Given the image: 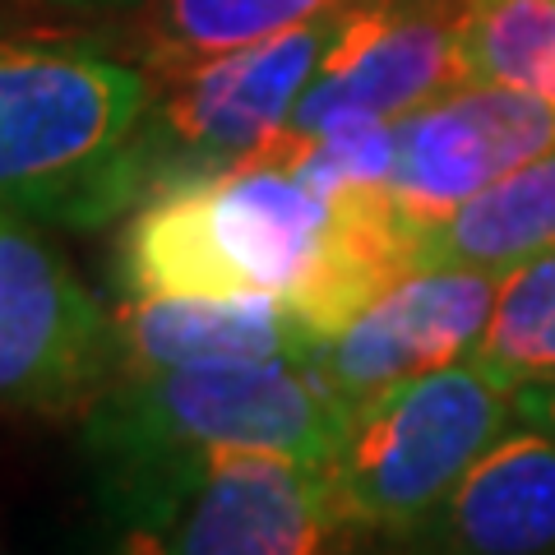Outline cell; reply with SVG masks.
<instances>
[{"label": "cell", "mask_w": 555, "mask_h": 555, "mask_svg": "<svg viewBox=\"0 0 555 555\" xmlns=\"http://www.w3.org/2000/svg\"><path fill=\"white\" fill-rule=\"evenodd\" d=\"M393 134L389 195L412 232H422L505 171L551 153L555 102L500 83H454L426 107L393 120Z\"/></svg>", "instance_id": "8"}, {"label": "cell", "mask_w": 555, "mask_h": 555, "mask_svg": "<svg viewBox=\"0 0 555 555\" xmlns=\"http://www.w3.org/2000/svg\"><path fill=\"white\" fill-rule=\"evenodd\" d=\"M347 5L361 0H139L144 14L130 38V61L167 79Z\"/></svg>", "instance_id": "14"}, {"label": "cell", "mask_w": 555, "mask_h": 555, "mask_svg": "<svg viewBox=\"0 0 555 555\" xmlns=\"http://www.w3.org/2000/svg\"><path fill=\"white\" fill-rule=\"evenodd\" d=\"M514 422L518 389L477 357L357 403L324 463L347 528L408 532Z\"/></svg>", "instance_id": "4"}, {"label": "cell", "mask_w": 555, "mask_h": 555, "mask_svg": "<svg viewBox=\"0 0 555 555\" xmlns=\"http://www.w3.org/2000/svg\"><path fill=\"white\" fill-rule=\"evenodd\" d=\"M107 495L171 555H328L347 532L328 467L283 449H190Z\"/></svg>", "instance_id": "6"}, {"label": "cell", "mask_w": 555, "mask_h": 555, "mask_svg": "<svg viewBox=\"0 0 555 555\" xmlns=\"http://www.w3.org/2000/svg\"><path fill=\"white\" fill-rule=\"evenodd\" d=\"M463 83L454 5L361 0L324 69L292 112V130L315 134L334 120H403Z\"/></svg>", "instance_id": "10"}, {"label": "cell", "mask_w": 555, "mask_h": 555, "mask_svg": "<svg viewBox=\"0 0 555 555\" xmlns=\"http://www.w3.org/2000/svg\"><path fill=\"white\" fill-rule=\"evenodd\" d=\"M500 278L505 273L459 264H426L403 273L352 324H343L334 338L315 347L324 385L352 412L357 403L412 375L473 357L495 310Z\"/></svg>", "instance_id": "9"}, {"label": "cell", "mask_w": 555, "mask_h": 555, "mask_svg": "<svg viewBox=\"0 0 555 555\" xmlns=\"http://www.w3.org/2000/svg\"><path fill=\"white\" fill-rule=\"evenodd\" d=\"M416 269L389 185L324 195L273 153L134 204L116 241L120 297H250L292 306L328 343Z\"/></svg>", "instance_id": "1"}, {"label": "cell", "mask_w": 555, "mask_h": 555, "mask_svg": "<svg viewBox=\"0 0 555 555\" xmlns=\"http://www.w3.org/2000/svg\"><path fill=\"white\" fill-rule=\"evenodd\" d=\"M153 75L75 47H0V214L98 228L139 204Z\"/></svg>", "instance_id": "2"}, {"label": "cell", "mask_w": 555, "mask_h": 555, "mask_svg": "<svg viewBox=\"0 0 555 555\" xmlns=\"http://www.w3.org/2000/svg\"><path fill=\"white\" fill-rule=\"evenodd\" d=\"M518 416L555 430V379H537V385L518 389Z\"/></svg>", "instance_id": "17"}, {"label": "cell", "mask_w": 555, "mask_h": 555, "mask_svg": "<svg viewBox=\"0 0 555 555\" xmlns=\"http://www.w3.org/2000/svg\"><path fill=\"white\" fill-rule=\"evenodd\" d=\"M112 375V315L75 269L0 214V408L83 412Z\"/></svg>", "instance_id": "7"}, {"label": "cell", "mask_w": 555, "mask_h": 555, "mask_svg": "<svg viewBox=\"0 0 555 555\" xmlns=\"http://www.w3.org/2000/svg\"><path fill=\"white\" fill-rule=\"evenodd\" d=\"M83 444L107 491L208 444L283 449L328 463L347 408L310 357L199 361L163 371H112L79 412Z\"/></svg>", "instance_id": "3"}, {"label": "cell", "mask_w": 555, "mask_h": 555, "mask_svg": "<svg viewBox=\"0 0 555 555\" xmlns=\"http://www.w3.org/2000/svg\"><path fill=\"white\" fill-rule=\"evenodd\" d=\"M463 83L555 102V0H454Z\"/></svg>", "instance_id": "15"}, {"label": "cell", "mask_w": 555, "mask_h": 555, "mask_svg": "<svg viewBox=\"0 0 555 555\" xmlns=\"http://www.w3.org/2000/svg\"><path fill=\"white\" fill-rule=\"evenodd\" d=\"M107 555H171V551L163 546L158 532H149V528H139V524H126V532L116 537V546Z\"/></svg>", "instance_id": "18"}, {"label": "cell", "mask_w": 555, "mask_h": 555, "mask_svg": "<svg viewBox=\"0 0 555 555\" xmlns=\"http://www.w3.org/2000/svg\"><path fill=\"white\" fill-rule=\"evenodd\" d=\"M398 537L408 555H555V430L518 416Z\"/></svg>", "instance_id": "11"}, {"label": "cell", "mask_w": 555, "mask_h": 555, "mask_svg": "<svg viewBox=\"0 0 555 555\" xmlns=\"http://www.w3.org/2000/svg\"><path fill=\"white\" fill-rule=\"evenodd\" d=\"M473 357L514 389L555 379V246L500 278L495 310Z\"/></svg>", "instance_id": "16"}, {"label": "cell", "mask_w": 555, "mask_h": 555, "mask_svg": "<svg viewBox=\"0 0 555 555\" xmlns=\"http://www.w3.org/2000/svg\"><path fill=\"white\" fill-rule=\"evenodd\" d=\"M357 5L320 14L269 42L228 51L181 75L153 79V102L134 134L139 204L241 167L292 126V112L324 69Z\"/></svg>", "instance_id": "5"}, {"label": "cell", "mask_w": 555, "mask_h": 555, "mask_svg": "<svg viewBox=\"0 0 555 555\" xmlns=\"http://www.w3.org/2000/svg\"><path fill=\"white\" fill-rule=\"evenodd\" d=\"M315 347L320 338L292 315V306L264 297V292H250V297H126L112 315V371L310 357Z\"/></svg>", "instance_id": "12"}, {"label": "cell", "mask_w": 555, "mask_h": 555, "mask_svg": "<svg viewBox=\"0 0 555 555\" xmlns=\"http://www.w3.org/2000/svg\"><path fill=\"white\" fill-rule=\"evenodd\" d=\"M555 246V149L505 171L454 214L416 232V269L459 264L509 273Z\"/></svg>", "instance_id": "13"}, {"label": "cell", "mask_w": 555, "mask_h": 555, "mask_svg": "<svg viewBox=\"0 0 555 555\" xmlns=\"http://www.w3.org/2000/svg\"><path fill=\"white\" fill-rule=\"evenodd\" d=\"M24 5H47V10H120V5H139V0H24Z\"/></svg>", "instance_id": "19"}]
</instances>
